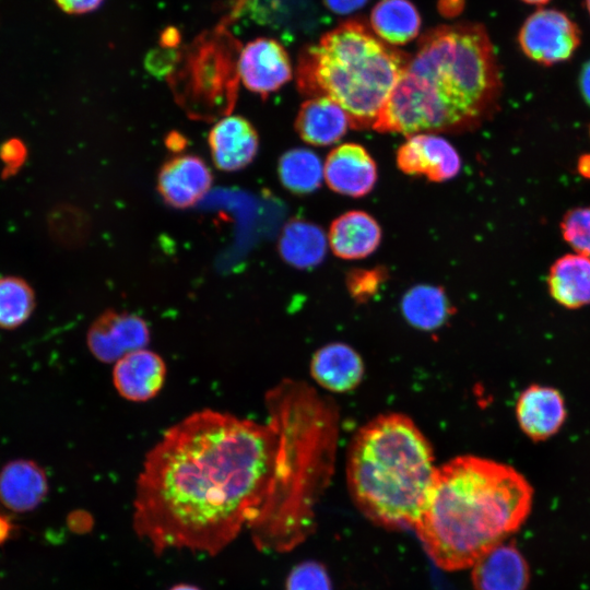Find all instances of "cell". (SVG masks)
<instances>
[{
  "mask_svg": "<svg viewBox=\"0 0 590 590\" xmlns=\"http://www.w3.org/2000/svg\"><path fill=\"white\" fill-rule=\"evenodd\" d=\"M267 405V423L196 412L146 453L133 526L156 554L215 555L244 530L259 550L287 551L310 533L332 469L335 410L295 381L271 390Z\"/></svg>",
  "mask_w": 590,
  "mask_h": 590,
  "instance_id": "cell-1",
  "label": "cell"
},
{
  "mask_svg": "<svg viewBox=\"0 0 590 590\" xmlns=\"http://www.w3.org/2000/svg\"><path fill=\"white\" fill-rule=\"evenodd\" d=\"M502 79L482 24L441 25L426 32L374 128L378 132H463L497 109Z\"/></svg>",
  "mask_w": 590,
  "mask_h": 590,
  "instance_id": "cell-2",
  "label": "cell"
},
{
  "mask_svg": "<svg viewBox=\"0 0 590 590\" xmlns=\"http://www.w3.org/2000/svg\"><path fill=\"white\" fill-rule=\"evenodd\" d=\"M533 488L515 468L460 456L438 469L415 531L445 570L472 567L527 520Z\"/></svg>",
  "mask_w": 590,
  "mask_h": 590,
  "instance_id": "cell-3",
  "label": "cell"
},
{
  "mask_svg": "<svg viewBox=\"0 0 590 590\" xmlns=\"http://www.w3.org/2000/svg\"><path fill=\"white\" fill-rule=\"evenodd\" d=\"M438 469L429 442L405 415H380L362 426L347 452L346 479L362 512L388 529H413Z\"/></svg>",
  "mask_w": 590,
  "mask_h": 590,
  "instance_id": "cell-4",
  "label": "cell"
},
{
  "mask_svg": "<svg viewBox=\"0 0 590 590\" xmlns=\"http://www.w3.org/2000/svg\"><path fill=\"white\" fill-rule=\"evenodd\" d=\"M411 56L378 38L357 21H346L303 49L296 68L299 92L328 97L354 129L374 128Z\"/></svg>",
  "mask_w": 590,
  "mask_h": 590,
  "instance_id": "cell-5",
  "label": "cell"
},
{
  "mask_svg": "<svg viewBox=\"0 0 590 590\" xmlns=\"http://www.w3.org/2000/svg\"><path fill=\"white\" fill-rule=\"evenodd\" d=\"M237 61L213 49L201 50L172 80L175 99L190 118L212 121L229 115L237 97Z\"/></svg>",
  "mask_w": 590,
  "mask_h": 590,
  "instance_id": "cell-6",
  "label": "cell"
},
{
  "mask_svg": "<svg viewBox=\"0 0 590 590\" xmlns=\"http://www.w3.org/2000/svg\"><path fill=\"white\" fill-rule=\"evenodd\" d=\"M518 42L528 58L552 66L574 55L580 44V31L564 12L540 9L524 21Z\"/></svg>",
  "mask_w": 590,
  "mask_h": 590,
  "instance_id": "cell-7",
  "label": "cell"
},
{
  "mask_svg": "<svg viewBox=\"0 0 590 590\" xmlns=\"http://www.w3.org/2000/svg\"><path fill=\"white\" fill-rule=\"evenodd\" d=\"M150 338V329L143 318L107 309L90 326L86 345L97 361L115 364L128 353L145 349Z\"/></svg>",
  "mask_w": 590,
  "mask_h": 590,
  "instance_id": "cell-8",
  "label": "cell"
},
{
  "mask_svg": "<svg viewBox=\"0 0 590 590\" xmlns=\"http://www.w3.org/2000/svg\"><path fill=\"white\" fill-rule=\"evenodd\" d=\"M237 70L244 86L263 99L293 76L286 49L278 40L267 37L256 38L241 49Z\"/></svg>",
  "mask_w": 590,
  "mask_h": 590,
  "instance_id": "cell-9",
  "label": "cell"
},
{
  "mask_svg": "<svg viewBox=\"0 0 590 590\" xmlns=\"http://www.w3.org/2000/svg\"><path fill=\"white\" fill-rule=\"evenodd\" d=\"M397 166L406 175L441 182L458 175L461 160L445 138L435 133L409 135L397 151Z\"/></svg>",
  "mask_w": 590,
  "mask_h": 590,
  "instance_id": "cell-10",
  "label": "cell"
},
{
  "mask_svg": "<svg viewBox=\"0 0 590 590\" xmlns=\"http://www.w3.org/2000/svg\"><path fill=\"white\" fill-rule=\"evenodd\" d=\"M212 173L204 161L192 154L177 155L165 162L157 175V191L175 209H188L211 189Z\"/></svg>",
  "mask_w": 590,
  "mask_h": 590,
  "instance_id": "cell-11",
  "label": "cell"
},
{
  "mask_svg": "<svg viewBox=\"0 0 590 590\" xmlns=\"http://www.w3.org/2000/svg\"><path fill=\"white\" fill-rule=\"evenodd\" d=\"M377 165L368 151L357 143H344L328 154L323 179L343 196L358 198L370 192L377 181Z\"/></svg>",
  "mask_w": 590,
  "mask_h": 590,
  "instance_id": "cell-12",
  "label": "cell"
},
{
  "mask_svg": "<svg viewBox=\"0 0 590 590\" xmlns=\"http://www.w3.org/2000/svg\"><path fill=\"white\" fill-rule=\"evenodd\" d=\"M567 416L562 393L548 386L531 385L517 399L516 417L520 429L532 441L554 436Z\"/></svg>",
  "mask_w": 590,
  "mask_h": 590,
  "instance_id": "cell-13",
  "label": "cell"
},
{
  "mask_svg": "<svg viewBox=\"0 0 590 590\" xmlns=\"http://www.w3.org/2000/svg\"><path fill=\"white\" fill-rule=\"evenodd\" d=\"M164 359L148 349L133 351L118 359L113 368V384L120 397L132 402L154 398L166 379Z\"/></svg>",
  "mask_w": 590,
  "mask_h": 590,
  "instance_id": "cell-14",
  "label": "cell"
},
{
  "mask_svg": "<svg viewBox=\"0 0 590 590\" xmlns=\"http://www.w3.org/2000/svg\"><path fill=\"white\" fill-rule=\"evenodd\" d=\"M211 156L216 168L236 172L248 166L259 149V137L246 118L226 116L220 119L208 135Z\"/></svg>",
  "mask_w": 590,
  "mask_h": 590,
  "instance_id": "cell-15",
  "label": "cell"
},
{
  "mask_svg": "<svg viewBox=\"0 0 590 590\" xmlns=\"http://www.w3.org/2000/svg\"><path fill=\"white\" fill-rule=\"evenodd\" d=\"M475 590H527L529 565L512 542H500L483 554L472 566Z\"/></svg>",
  "mask_w": 590,
  "mask_h": 590,
  "instance_id": "cell-16",
  "label": "cell"
},
{
  "mask_svg": "<svg viewBox=\"0 0 590 590\" xmlns=\"http://www.w3.org/2000/svg\"><path fill=\"white\" fill-rule=\"evenodd\" d=\"M47 493V474L33 460H12L0 471V503L11 511L26 512L35 509Z\"/></svg>",
  "mask_w": 590,
  "mask_h": 590,
  "instance_id": "cell-17",
  "label": "cell"
},
{
  "mask_svg": "<svg viewBox=\"0 0 590 590\" xmlns=\"http://www.w3.org/2000/svg\"><path fill=\"white\" fill-rule=\"evenodd\" d=\"M294 126L304 142L327 146L343 138L350 120L346 113L330 98L310 97L300 105Z\"/></svg>",
  "mask_w": 590,
  "mask_h": 590,
  "instance_id": "cell-18",
  "label": "cell"
},
{
  "mask_svg": "<svg viewBox=\"0 0 590 590\" xmlns=\"http://www.w3.org/2000/svg\"><path fill=\"white\" fill-rule=\"evenodd\" d=\"M328 239L331 250L339 258L362 259L378 248L381 228L368 213L350 211L332 222Z\"/></svg>",
  "mask_w": 590,
  "mask_h": 590,
  "instance_id": "cell-19",
  "label": "cell"
},
{
  "mask_svg": "<svg viewBox=\"0 0 590 590\" xmlns=\"http://www.w3.org/2000/svg\"><path fill=\"white\" fill-rule=\"evenodd\" d=\"M552 298L567 309L590 305V258L567 253L555 260L547 275Z\"/></svg>",
  "mask_w": 590,
  "mask_h": 590,
  "instance_id": "cell-20",
  "label": "cell"
},
{
  "mask_svg": "<svg viewBox=\"0 0 590 590\" xmlns=\"http://www.w3.org/2000/svg\"><path fill=\"white\" fill-rule=\"evenodd\" d=\"M311 375L317 382L335 392L355 388L363 377V362L349 345L333 343L321 347L311 359Z\"/></svg>",
  "mask_w": 590,
  "mask_h": 590,
  "instance_id": "cell-21",
  "label": "cell"
},
{
  "mask_svg": "<svg viewBox=\"0 0 590 590\" xmlns=\"http://www.w3.org/2000/svg\"><path fill=\"white\" fill-rule=\"evenodd\" d=\"M278 250L288 264L309 269L323 260L327 252V236L315 223L293 219L284 225L279 236Z\"/></svg>",
  "mask_w": 590,
  "mask_h": 590,
  "instance_id": "cell-22",
  "label": "cell"
},
{
  "mask_svg": "<svg viewBox=\"0 0 590 590\" xmlns=\"http://www.w3.org/2000/svg\"><path fill=\"white\" fill-rule=\"evenodd\" d=\"M370 25L382 42L401 46L418 35L421 16L409 0H380L371 10Z\"/></svg>",
  "mask_w": 590,
  "mask_h": 590,
  "instance_id": "cell-23",
  "label": "cell"
},
{
  "mask_svg": "<svg viewBox=\"0 0 590 590\" xmlns=\"http://www.w3.org/2000/svg\"><path fill=\"white\" fill-rule=\"evenodd\" d=\"M278 175L283 187L292 193L308 194L320 187L323 164L315 152L295 148L280 157Z\"/></svg>",
  "mask_w": 590,
  "mask_h": 590,
  "instance_id": "cell-24",
  "label": "cell"
},
{
  "mask_svg": "<svg viewBox=\"0 0 590 590\" xmlns=\"http://www.w3.org/2000/svg\"><path fill=\"white\" fill-rule=\"evenodd\" d=\"M402 310L410 323L429 330L438 328L447 318L449 306L438 286L421 284L410 288L402 299Z\"/></svg>",
  "mask_w": 590,
  "mask_h": 590,
  "instance_id": "cell-25",
  "label": "cell"
},
{
  "mask_svg": "<svg viewBox=\"0 0 590 590\" xmlns=\"http://www.w3.org/2000/svg\"><path fill=\"white\" fill-rule=\"evenodd\" d=\"M36 305L33 287L22 278H0V329L13 330L22 326Z\"/></svg>",
  "mask_w": 590,
  "mask_h": 590,
  "instance_id": "cell-26",
  "label": "cell"
},
{
  "mask_svg": "<svg viewBox=\"0 0 590 590\" xmlns=\"http://www.w3.org/2000/svg\"><path fill=\"white\" fill-rule=\"evenodd\" d=\"M560 232L576 253L590 258V206L566 212L560 222Z\"/></svg>",
  "mask_w": 590,
  "mask_h": 590,
  "instance_id": "cell-27",
  "label": "cell"
},
{
  "mask_svg": "<svg viewBox=\"0 0 590 590\" xmlns=\"http://www.w3.org/2000/svg\"><path fill=\"white\" fill-rule=\"evenodd\" d=\"M286 590H332L324 566L315 560L296 565L286 579Z\"/></svg>",
  "mask_w": 590,
  "mask_h": 590,
  "instance_id": "cell-28",
  "label": "cell"
},
{
  "mask_svg": "<svg viewBox=\"0 0 590 590\" xmlns=\"http://www.w3.org/2000/svg\"><path fill=\"white\" fill-rule=\"evenodd\" d=\"M82 213L73 208H58L49 219L50 231L57 240L73 244L84 237L85 224Z\"/></svg>",
  "mask_w": 590,
  "mask_h": 590,
  "instance_id": "cell-29",
  "label": "cell"
},
{
  "mask_svg": "<svg viewBox=\"0 0 590 590\" xmlns=\"http://www.w3.org/2000/svg\"><path fill=\"white\" fill-rule=\"evenodd\" d=\"M27 149L20 139L12 138L2 143L0 146V160L3 164L2 177L15 175L25 163Z\"/></svg>",
  "mask_w": 590,
  "mask_h": 590,
  "instance_id": "cell-30",
  "label": "cell"
},
{
  "mask_svg": "<svg viewBox=\"0 0 590 590\" xmlns=\"http://www.w3.org/2000/svg\"><path fill=\"white\" fill-rule=\"evenodd\" d=\"M55 2L66 13L83 14L96 10L103 0H55Z\"/></svg>",
  "mask_w": 590,
  "mask_h": 590,
  "instance_id": "cell-31",
  "label": "cell"
},
{
  "mask_svg": "<svg viewBox=\"0 0 590 590\" xmlns=\"http://www.w3.org/2000/svg\"><path fill=\"white\" fill-rule=\"evenodd\" d=\"M328 9L337 14L352 13L363 5L368 0H323Z\"/></svg>",
  "mask_w": 590,
  "mask_h": 590,
  "instance_id": "cell-32",
  "label": "cell"
},
{
  "mask_svg": "<svg viewBox=\"0 0 590 590\" xmlns=\"http://www.w3.org/2000/svg\"><path fill=\"white\" fill-rule=\"evenodd\" d=\"M16 531L17 527L13 521L7 515L0 512V546L13 538Z\"/></svg>",
  "mask_w": 590,
  "mask_h": 590,
  "instance_id": "cell-33",
  "label": "cell"
},
{
  "mask_svg": "<svg viewBox=\"0 0 590 590\" xmlns=\"http://www.w3.org/2000/svg\"><path fill=\"white\" fill-rule=\"evenodd\" d=\"M579 86L585 102L590 107V60L582 67L579 76Z\"/></svg>",
  "mask_w": 590,
  "mask_h": 590,
  "instance_id": "cell-34",
  "label": "cell"
},
{
  "mask_svg": "<svg viewBox=\"0 0 590 590\" xmlns=\"http://www.w3.org/2000/svg\"><path fill=\"white\" fill-rule=\"evenodd\" d=\"M90 519L82 511H74L68 517L69 527L76 532H82L88 527Z\"/></svg>",
  "mask_w": 590,
  "mask_h": 590,
  "instance_id": "cell-35",
  "label": "cell"
},
{
  "mask_svg": "<svg viewBox=\"0 0 590 590\" xmlns=\"http://www.w3.org/2000/svg\"><path fill=\"white\" fill-rule=\"evenodd\" d=\"M578 169L583 176L590 177V155H585L580 158Z\"/></svg>",
  "mask_w": 590,
  "mask_h": 590,
  "instance_id": "cell-36",
  "label": "cell"
},
{
  "mask_svg": "<svg viewBox=\"0 0 590 590\" xmlns=\"http://www.w3.org/2000/svg\"><path fill=\"white\" fill-rule=\"evenodd\" d=\"M181 139H182V138L179 137L178 134H177V135H172V137H169V140L167 141V146H168L170 150H176V151L180 150V149L182 148V145H180V144H182V143L180 142Z\"/></svg>",
  "mask_w": 590,
  "mask_h": 590,
  "instance_id": "cell-37",
  "label": "cell"
},
{
  "mask_svg": "<svg viewBox=\"0 0 590 590\" xmlns=\"http://www.w3.org/2000/svg\"><path fill=\"white\" fill-rule=\"evenodd\" d=\"M169 590H201V589L192 585L180 583V585L174 586Z\"/></svg>",
  "mask_w": 590,
  "mask_h": 590,
  "instance_id": "cell-38",
  "label": "cell"
},
{
  "mask_svg": "<svg viewBox=\"0 0 590 590\" xmlns=\"http://www.w3.org/2000/svg\"><path fill=\"white\" fill-rule=\"evenodd\" d=\"M522 1L529 4L542 5V4L547 3L550 0H522Z\"/></svg>",
  "mask_w": 590,
  "mask_h": 590,
  "instance_id": "cell-39",
  "label": "cell"
},
{
  "mask_svg": "<svg viewBox=\"0 0 590 590\" xmlns=\"http://www.w3.org/2000/svg\"><path fill=\"white\" fill-rule=\"evenodd\" d=\"M585 2H586L587 10L589 12V15H590V0H585Z\"/></svg>",
  "mask_w": 590,
  "mask_h": 590,
  "instance_id": "cell-40",
  "label": "cell"
}]
</instances>
